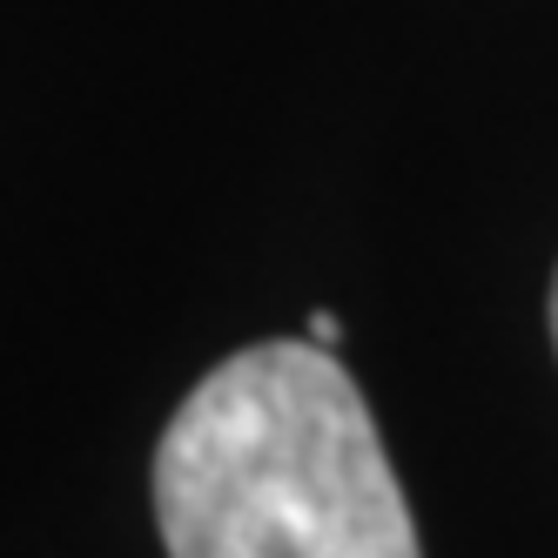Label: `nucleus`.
Here are the masks:
<instances>
[{
	"instance_id": "f257e3e1",
	"label": "nucleus",
	"mask_w": 558,
	"mask_h": 558,
	"mask_svg": "<svg viewBox=\"0 0 558 558\" xmlns=\"http://www.w3.org/2000/svg\"><path fill=\"white\" fill-rule=\"evenodd\" d=\"M169 558H424L404 485L337 350L250 343L155 445Z\"/></svg>"
},
{
	"instance_id": "f03ea898",
	"label": "nucleus",
	"mask_w": 558,
	"mask_h": 558,
	"mask_svg": "<svg viewBox=\"0 0 558 558\" xmlns=\"http://www.w3.org/2000/svg\"><path fill=\"white\" fill-rule=\"evenodd\" d=\"M310 343H324V350H337L343 343V324H337V310H310V330H303Z\"/></svg>"
},
{
	"instance_id": "7ed1b4c3",
	"label": "nucleus",
	"mask_w": 558,
	"mask_h": 558,
	"mask_svg": "<svg viewBox=\"0 0 558 558\" xmlns=\"http://www.w3.org/2000/svg\"><path fill=\"white\" fill-rule=\"evenodd\" d=\"M551 343H558V276H551Z\"/></svg>"
}]
</instances>
